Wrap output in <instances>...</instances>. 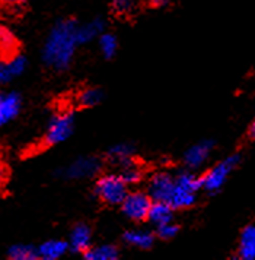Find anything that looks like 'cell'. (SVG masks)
Listing matches in <instances>:
<instances>
[{
	"instance_id": "5",
	"label": "cell",
	"mask_w": 255,
	"mask_h": 260,
	"mask_svg": "<svg viewBox=\"0 0 255 260\" xmlns=\"http://www.w3.org/2000/svg\"><path fill=\"white\" fill-rule=\"evenodd\" d=\"M73 126H75V117L71 113L57 114L56 117L51 118L48 124V129L44 136V143L51 146V145L64 142L67 138H70L73 132Z\"/></svg>"
},
{
	"instance_id": "31",
	"label": "cell",
	"mask_w": 255,
	"mask_h": 260,
	"mask_svg": "<svg viewBox=\"0 0 255 260\" xmlns=\"http://www.w3.org/2000/svg\"><path fill=\"white\" fill-rule=\"evenodd\" d=\"M249 136H251L252 139H255V118L254 121L251 123V126H249Z\"/></svg>"
},
{
	"instance_id": "8",
	"label": "cell",
	"mask_w": 255,
	"mask_h": 260,
	"mask_svg": "<svg viewBox=\"0 0 255 260\" xmlns=\"http://www.w3.org/2000/svg\"><path fill=\"white\" fill-rule=\"evenodd\" d=\"M211 151H213V142L201 141V142L193 145L190 149H187L186 155H184V162L188 168L198 170L207 162Z\"/></svg>"
},
{
	"instance_id": "1",
	"label": "cell",
	"mask_w": 255,
	"mask_h": 260,
	"mask_svg": "<svg viewBox=\"0 0 255 260\" xmlns=\"http://www.w3.org/2000/svg\"><path fill=\"white\" fill-rule=\"evenodd\" d=\"M78 24L75 21H60L47 38L43 56L47 64L57 71L67 69L73 60L76 47L79 46L76 37Z\"/></svg>"
},
{
	"instance_id": "9",
	"label": "cell",
	"mask_w": 255,
	"mask_h": 260,
	"mask_svg": "<svg viewBox=\"0 0 255 260\" xmlns=\"http://www.w3.org/2000/svg\"><path fill=\"white\" fill-rule=\"evenodd\" d=\"M21 108V98L15 92L0 94V127L9 120L16 117Z\"/></svg>"
},
{
	"instance_id": "28",
	"label": "cell",
	"mask_w": 255,
	"mask_h": 260,
	"mask_svg": "<svg viewBox=\"0 0 255 260\" xmlns=\"http://www.w3.org/2000/svg\"><path fill=\"white\" fill-rule=\"evenodd\" d=\"M5 180H6V170H5V167L2 166V162H0V189L5 184Z\"/></svg>"
},
{
	"instance_id": "4",
	"label": "cell",
	"mask_w": 255,
	"mask_h": 260,
	"mask_svg": "<svg viewBox=\"0 0 255 260\" xmlns=\"http://www.w3.org/2000/svg\"><path fill=\"white\" fill-rule=\"evenodd\" d=\"M152 202L153 201L148 193L131 191V193H127L124 201L121 202V209L128 219H131L134 222H143L148 219Z\"/></svg>"
},
{
	"instance_id": "15",
	"label": "cell",
	"mask_w": 255,
	"mask_h": 260,
	"mask_svg": "<svg viewBox=\"0 0 255 260\" xmlns=\"http://www.w3.org/2000/svg\"><path fill=\"white\" fill-rule=\"evenodd\" d=\"M172 215H174V209L168 203L153 201L152 202L151 209H149L148 219L151 221L152 224H155L158 226V225L172 221Z\"/></svg>"
},
{
	"instance_id": "3",
	"label": "cell",
	"mask_w": 255,
	"mask_h": 260,
	"mask_svg": "<svg viewBox=\"0 0 255 260\" xmlns=\"http://www.w3.org/2000/svg\"><path fill=\"white\" fill-rule=\"evenodd\" d=\"M239 159H241L239 155H231V156L221 161L219 164L211 167L209 171L201 177V189H204L209 193L219 191L223 187V184L226 183L229 174L235 170V167L238 166Z\"/></svg>"
},
{
	"instance_id": "18",
	"label": "cell",
	"mask_w": 255,
	"mask_h": 260,
	"mask_svg": "<svg viewBox=\"0 0 255 260\" xmlns=\"http://www.w3.org/2000/svg\"><path fill=\"white\" fill-rule=\"evenodd\" d=\"M175 183L178 187L191 191V193H197L201 189V177L196 176L194 173L190 171H183L175 177Z\"/></svg>"
},
{
	"instance_id": "10",
	"label": "cell",
	"mask_w": 255,
	"mask_h": 260,
	"mask_svg": "<svg viewBox=\"0 0 255 260\" xmlns=\"http://www.w3.org/2000/svg\"><path fill=\"white\" fill-rule=\"evenodd\" d=\"M91 240H92L91 228L85 224L76 225L70 236V248L76 253H85L91 247Z\"/></svg>"
},
{
	"instance_id": "19",
	"label": "cell",
	"mask_w": 255,
	"mask_h": 260,
	"mask_svg": "<svg viewBox=\"0 0 255 260\" xmlns=\"http://www.w3.org/2000/svg\"><path fill=\"white\" fill-rule=\"evenodd\" d=\"M18 43L11 31L5 26H0V54L5 57H12L16 51Z\"/></svg>"
},
{
	"instance_id": "6",
	"label": "cell",
	"mask_w": 255,
	"mask_h": 260,
	"mask_svg": "<svg viewBox=\"0 0 255 260\" xmlns=\"http://www.w3.org/2000/svg\"><path fill=\"white\" fill-rule=\"evenodd\" d=\"M175 187V177L168 173H156L149 181L148 194L151 196L152 201L168 202L169 196L172 194Z\"/></svg>"
},
{
	"instance_id": "24",
	"label": "cell",
	"mask_w": 255,
	"mask_h": 260,
	"mask_svg": "<svg viewBox=\"0 0 255 260\" xmlns=\"http://www.w3.org/2000/svg\"><path fill=\"white\" fill-rule=\"evenodd\" d=\"M176 233H178V226L172 221L158 225V230H156V236L162 240H171L176 236Z\"/></svg>"
},
{
	"instance_id": "16",
	"label": "cell",
	"mask_w": 255,
	"mask_h": 260,
	"mask_svg": "<svg viewBox=\"0 0 255 260\" xmlns=\"http://www.w3.org/2000/svg\"><path fill=\"white\" fill-rule=\"evenodd\" d=\"M85 259L88 260H116L118 259V248L111 244L89 247L85 253Z\"/></svg>"
},
{
	"instance_id": "26",
	"label": "cell",
	"mask_w": 255,
	"mask_h": 260,
	"mask_svg": "<svg viewBox=\"0 0 255 260\" xmlns=\"http://www.w3.org/2000/svg\"><path fill=\"white\" fill-rule=\"evenodd\" d=\"M133 8V0H114L113 2V9L120 15L128 13Z\"/></svg>"
},
{
	"instance_id": "2",
	"label": "cell",
	"mask_w": 255,
	"mask_h": 260,
	"mask_svg": "<svg viewBox=\"0 0 255 260\" xmlns=\"http://www.w3.org/2000/svg\"><path fill=\"white\" fill-rule=\"evenodd\" d=\"M128 186L120 174H105L96 181V194L106 205H121L127 196Z\"/></svg>"
},
{
	"instance_id": "17",
	"label": "cell",
	"mask_w": 255,
	"mask_h": 260,
	"mask_svg": "<svg viewBox=\"0 0 255 260\" xmlns=\"http://www.w3.org/2000/svg\"><path fill=\"white\" fill-rule=\"evenodd\" d=\"M131 152H133V149L128 146L127 143H118V145L113 146V148L108 151V158H110L111 162H114L117 166L123 167L124 164L133 161Z\"/></svg>"
},
{
	"instance_id": "21",
	"label": "cell",
	"mask_w": 255,
	"mask_h": 260,
	"mask_svg": "<svg viewBox=\"0 0 255 260\" xmlns=\"http://www.w3.org/2000/svg\"><path fill=\"white\" fill-rule=\"evenodd\" d=\"M120 177L126 181V184H136L141 180V170L139 167L134 164V161H130L127 164L121 167V173H120Z\"/></svg>"
},
{
	"instance_id": "7",
	"label": "cell",
	"mask_w": 255,
	"mask_h": 260,
	"mask_svg": "<svg viewBox=\"0 0 255 260\" xmlns=\"http://www.w3.org/2000/svg\"><path fill=\"white\" fill-rule=\"evenodd\" d=\"M101 170V161L93 156H83L71 162L66 170L64 176L71 180H81V178H88L95 176Z\"/></svg>"
},
{
	"instance_id": "29",
	"label": "cell",
	"mask_w": 255,
	"mask_h": 260,
	"mask_svg": "<svg viewBox=\"0 0 255 260\" xmlns=\"http://www.w3.org/2000/svg\"><path fill=\"white\" fill-rule=\"evenodd\" d=\"M152 5L155 8H163V6L168 5V0H152Z\"/></svg>"
},
{
	"instance_id": "11",
	"label": "cell",
	"mask_w": 255,
	"mask_h": 260,
	"mask_svg": "<svg viewBox=\"0 0 255 260\" xmlns=\"http://www.w3.org/2000/svg\"><path fill=\"white\" fill-rule=\"evenodd\" d=\"M105 24L102 19H93L85 25H78L76 37L79 44H88L104 32Z\"/></svg>"
},
{
	"instance_id": "14",
	"label": "cell",
	"mask_w": 255,
	"mask_h": 260,
	"mask_svg": "<svg viewBox=\"0 0 255 260\" xmlns=\"http://www.w3.org/2000/svg\"><path fill=\"white\" fill-rule=\"evenodd\" d=\"M124 241L133 246L136 248H141V250H148L153 246L155 241V236L148 230H131L124 234Z\"/></svg>"
},
{
	"instance_id": "12",
	"label": "cell",
	"mask_w": 255,
	"mask_h": 260,
	"mask_svg": "<svg viewBox=\"0 0 255 260\" xmlns=\"http://www.w3.org/2000/svg\"><path fill=\"white\" fill-rule=\"evenodd\" d=\"M238 254L242 260H255V224L246 225L244 228Z\"/></svg>"
},
{
	"instance_id": "30",
	"label": "cell",
	"mask_w": 255,
	"mask_h": 260,
	"mask_svg": "<svg viewBox=\"0 0 255 260\" xmlns=\"http://www.w3.org/2000/svg\"><path fill=\"white\" fill-rule=\"evenodd\" d=\"M0 2H3L6 5H21L25 0H0Z\"/></svg>"
},
{
	"instance_id": "13",
	"label": "cell",
	"mask_w": 255,
	"mask_h": 260,
	"mask_svg": "<svg viewBox=\"0 0 255 260\" xmlns=\"http://www.w3.org/2000/svg\"><path fill=\"white\" fill-rule=\"evenodd\" d=\"M69 244L63 240H48L38 247V256L44 260H57L66 254Z\"/></svg>"
},
{
	"instance_id": "20",
	"label": "cell",
	"mask_w": 255,
	"mask_h": 260,
	"mask_svg": "<svg viewBox=\"0 0 255 260\" xmlns=\"http://www.w3.org/2000/svg\"><path fill=\"white\" fill-rule=\"evenodd\" d=\"M9 257L13 260H35L38 259V248L29 244H16L9 248Z\"/></svg>"
},
{
	"instance_id": "27",
	"label": "cell",
	"mask_w": 255,
	"mask_h": 260,
	"mask_svg": "<svg viewBox=\"0 0 255 260\" xmlns=\"http://www.w3.org/2000/svg\"><path fill=\"white\" fill-rule=\"evenodd\" d=\"M12 78H13V75H12L11 69H9L8 61L0 60V85H5V83L11 82Z\"/></svg>"
},
{
	"instance_id": "25",
	"label": "cell",
	"mask_w": 255,
	"mask_h": 260,
	"mask_svg": "<svg viewBox=\"0 0 255 260\" xmlns=\"http://www.w3.org/2000/svg\"><path fill=\"white\" fill-rule=\"evenodd\" d=\"M8 64H9V69H11L12 75H13V78L15 76H19L23 71H25V68H26V60L21 57V56H15L13 54V57L8 60Z\"/></svg>"
},
{
	"instance_id": "23",
	"label": "cell",
	"mask_w": 255,
	"mask_h": 260,
	"mask_svg": "<svg viewBox=\"0 0 255 260\" xmlns=\"http://www.w3.org/2000/svg\"><path fill=\"white\" fill-rule=\"evenodd\" d=\"M102 98H104V94L101 92V89L89 88L79 95V104L82 107H95L102 101Z\"/></svg>"
},
{
	"instance_id": "22",
	"label": "cell",
	"mask_w": 255,
	"mask_h": 260,
	"mask_svg": "<svg viewBox=\"0 0 255 260\" xmlns=\"http://www.w3.org/2000/svg\"><path fill=\"white\" fill-rule=\"evenodd\" d=\"M117 48H118V43H117V38L113 34L102 32L99 36V50H101L104 57L111 59L117 53Z\"/></svg>"
}]
</instances>
